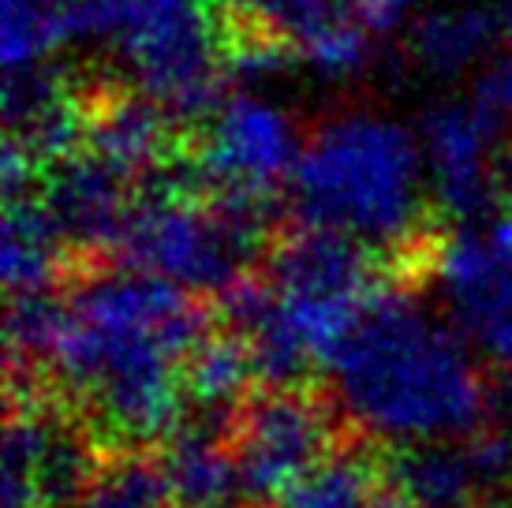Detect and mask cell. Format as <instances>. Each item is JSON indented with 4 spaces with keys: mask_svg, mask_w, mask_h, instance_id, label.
I'll return each mask as SVG.
<instances>
[{
    "mask_svg": "<svg viewBox=\"0 0 512 508\" xmlns=\"http://www.w3.org/2000/svg\"><path fill=\"white\" fill-rule=\"evenodd\" d=\"M299 135L277 105L236 94L225 98L210 120L187 131V157L199 172V195L221 187L281 191L299 161Z\"/></svg>",
    "mask_w": 512,
    "mask_h": 508,
    "instance_id": "cell-7",
    "label": "cell"
},
{
    "mask_svg": "<svg viewBox=\"0 0 512 508\" xmlns=\"http://www.w3.org/2000/svg\"><path fill=\"white\" fill-rule=\"evenodd\" d=\"M412 4L415 0H356V15L374 34H382V30L397 27L400 15L408 12Z\"/></svg>",
    "mask_w": 512,
    "mask_h": 508,
    "instance_id": "cell-23",
    "label": "cell"
},
{
    "mask_svg": "<svg viewBox=\"0 0 512 508\" xmlns=\"http://www.w3.org/2000/svg\"><path fill=\"white\" fill-rule=\"evenodd\" d=\"M38 198L45 202L53 225L60 228L68 251L90 258V254L116 251L131 206L139 198V180L86 150L49 165L42 172Z\"/></svg>",
    "mask_w": 512,
    "mask_h": 508,
    "instance_id": "cell-12",
    "label": "cell"
},
{
    "mask_svg": "<svg viewBox=\"0 0 512 508\" xmlns=\"http://www.w3.org/2000/svg\"><path fill=\"white\" fill-rule=\"evenodd\" d=\"M86 150L143 180L184 154L187 131L157 98L116 75H79Z\"/></svg>",
    "mask_w": 512,
    "mask_h": 508,
    "instance_id": "cell-11",
    "label": "cell"
},
{
    "mask_svg": "<svg viewBox=\"0 0 512 508\" xmlns=\"http://www.w3.org/2000/svg\"><path fill=\"white\" fill-rule=\"evenodd\" d=\"M501 38L498 8L449 4L434 8L412 27V57L430 75H460Z\"/></svg>",
    "mask_w": 512,
    "mask_h": 508,
    "instance_id": "cell-15",
    "label": "cell"
},
{
    "mask_svg": "<svg viewBox=\"0 0 512 508\" xmlns=\"http://www.w3.org/2000/svg\"><path fill=\"white\" fill-rule=\"evenodd\" d=\"M498 19H501V42L512 49V0H505L498 8Z\"/></svg>",
    "mask_w": 512,
    "mask_h": 508,
    "instance_id": "cell-26",
    "label": "cell"
},
{
    "mask_svg": "<svg viewBox=\"0 0 512 508\" xmlns=\"http://www.w3.org/2000/svg\"><path fill=\"white\" fill-rule=\"evenodd\" d=\"M498 184H501V195H512V139L509 146H501L498 154Z\"/></svg>",
    "mask_w": 512,
    "mask_h": 508,
    "instance_id": "cell-25",
    "label": "cell"
},
{
    "mask_svg": "<svg viewBox=\"0 0 512 508\" xmlns=\"http://www.w3.org/2000/svg\"><path fill=\"white\" fill-rule=\"evenodd\" d=\"M228 4H236L240 12L255 15L262 23L292 34L299 45L318 27H326V23L341 19V15H352L348 12V0H228Z\"/></svg>",
    "mask_w": 512,
    "mask_h": 508,
    "instance_id": "cell-21",
    "label": "cell"
},
{
    "mask_svg": "<svg viewBox=\"0 0 512 508\" xmlns=\"http://www.w3.org/2000/svg\"><path fill=\"white\" fill-rule=\"evenodd\" d=\"M427 273L460 337L512 367V213L438 236Z\"/></svg>",
    "mask_w": 512,
    "mask_h": 508,
    "instance_id": "cell-6",
    "label": "cell"
},
{
    "mask_svg": "<svg viewBox=\"0 0 512 508\" xmlns=\"http://www.w3.org/2000/svg\"><path fill=\"white\" fill-rule=\"evenodd\" d=\"M251 378H258L255 359H251V348L240 333L202 337L184 367L187 404H195L202 415L236 411Z\"/></svg>",
    "mask_w": 512,
    "mask_h": 508,
    "instance_id": "cell-16",
    "label": "cell"
},
{
    "mask_svg": "<svg viewBox=\"0 0 512 508\" xmlns=\"http://www.w3.org/2000/svg\"><path fill=\"white\" fill-rule=\"evenodd\" d=\"M494 408L501 411L505 430H512V367L498 378V389H494Z\"/></svg>",
    "mask_w": 512,
    "mask_h": 508,
    "instance_id": "cell-24",
    "label": "cell"
},
{
    "mask_svg": "<svg viewBox=\"0 0 512 508\" xmlns=\"http://www.w3.org/2000/svg\"><path fill=\"white\" fill-rule=\"evenodd\" d=\"M68 243L53 225V217L45 210L38 195L8 198L4 213V288L8 296H30V292H49L60 281V273L68 266Z\"/></svg>",
    "mask_w": 512,
    "mask_h": 508,
    "instance_id": "cell-14",
    "label": "cell"
},
{
    "mask_svg": "<svg viewBox=\"0 0 512 508\" xmlns=\"http://www.w3.org/2000/svg\"><path fill=\"white\" fill-rule=\"evenodd\" d=\"M370 34L374 30L359 15H341V19L307 34L299 49H303V60L311 68H318L322 75H333V79H344V75H356L359 68H367Z\"/></svg>",
    "mask_w": 512,
    "mask_h": 508,
    "instance_id": "cell-20",
    "label": "cell"
},
{
    "mask_svg": "<svg viewBox=\"0 0 512 508\" xmlns=\"http://www.w3.org/2000/svg\"><path fill=\"white\" fill-rule=\"evenodd\" d=\"M266 247L262 236L228 221L202 195L139 187L116 254L124 266L180 284L191 296H225Z\"/></svg>",
    "mask_w": 512,
    "mask_h": 508,
    "instance_id": "cell-5",
    "label": "cell"
},
{
    "mask_svg": "<svg viewBox=\"0 0 512 508\" xmlns=\"http://www.w3.org/2000/svg\"><path fill=\"white\" fill-rule=\"evenodd\" d=\"M498 131V120H490L475 101H438L427 109L419 124L423 165L441 213L475 221L494 210L501 198Z\"/></svg>",
    "mask_w": 512,
    "mask_h": 508,
    "instance_id": "cell-9",
    "label": "cell"
},
{
    "mask_svg": "<svg viewBox=\"0 0 512 508\" xmlns=\"http://www.w3.org/2000/svg\"><path fill=\"white\" fill-rule=\"evenodd\" d=\"M378 490L382 479L359 452L333 449L277 497V508H374Z\"/></svg>",
    "mask_w": 512,
    "mask_h": 508,
    "instance_id": "cell-18",
    "label": "cell"
},
{
    "mask_svg": "<svg viewBox=\"0 0 512 508\" xmlns=\"http://www.w3.org/2000/svg\"><path fill=\"white\" fill-rule=\"evenodd\" d=\"M202 333L191 292L143 269H90L64 299L45 370L124 445L172 438Z\"/></svg>",
    "mask_w": 512,
    "mask_h": 508,
    "instance_id": "cell-1",
    "label": "cell"
},
{
    "mask_svg": "<svg viewBox=\"0 0 512 508\" xmlns=\"http://www.w3.org/2000/svg\"><path fill=\"white\" fill-rule=\"evenodd\" d=\"M471 101L483 109L490 120H509L512 116V49L505 57L490 60L479 75H475V90Z\"/></svg>",
    "mask_w": 512,
    "mask_h": 508,
    "instance_id": "cell-22",
    "label": "cell"
},
{
    "mask_svg": "<svg viewBox=\"0 0 512 508\" xmlns=\"http://www.w3.org/2000/svg\"><path fill=\"white\" fill-rule=\"evenodd\" d=\"M157 467L169 508H240L247 497L232 441H221L206 426L172 434Z\"/></svg>",
    "mask_w": 512,
    "mask_h": 508,
    "instance_id": "cell-13",
    "label": "cell"
},
{
    "mask_svg": "<svg viewBox=\"0 0 512 508\" xmlns=\"http://www.w3.org/2000/svg\"><path fill=\"white\" fill-rule=\"evenodd\" d=\"M408 508H479L512 482V430L408 445L385 467Z\"/></svg>",
    "mask_w": 512,
    "mask_h": 508,
    "instance_id": "cell-10",
    "label": "cell"
},
{
    "mask_svg": "<svg viewBox=\"0 0 512 508\" xmlns=\"http://www.w3.org/2000/svg\"><path fill=\"white\" fill-rule=\"evenodd\" d=\"M75 8L79 0H4L0 53L8 71L38 64L75 42Z\"/></svg>",
    "mask_w": 512,
    "mask_h": 508,
    "instance_id": "cell-17",
    "label": "cell"
},
{
    "mask_svg": "<svg viewBox=\"0 0 512 508\" xmlns=\"http://www.w3.org/2000/svg\"><path fill=\"white\" fill-rule=\"evenodd\" d=\"M419 169L423 154L397 120L333 116L303 142L292 169L299 225L329 228L367 247H393L397 262L423 266L438 232L427 225Z\"/></svg>",
    "mask_w": 512,
    "mask_h": 508,
    "instance_id": "cell-3",
    "label": "cell"
},
{
    "mask_svg": "<svg viewBox=\"0 0 512 508\" xmlns=\"http://www.w3.org/2000/svg\"><path fill=\"white\" fill-rule=\"evenodd\" d=\"M475 348L412 292H374L333 363V400L367 438L427 445L468 438L486 411Z\"/></svg>",
    "mask_w": 512,
    "mask_h": 508,
    "instance_id": "cell-2",
    "label": "cell"
},
{
    "mask_svg": "<svg viewBox=\"0 0 512 508\" xmlns=\"http://www.w3.org/2000/svg\"><path fill=\"white\" fill-rule=\"evenodd\" d=\"M72 508H169L161 467L143 456H124L98 471Z\"/></svg>",
    "mask_w": 512,
    "mask_h": 508,
    "instance_id": "cell-19",
    "label": "cell"
},
{
    "mask_svg": "<svg viewBox=\"0 0 512 508\" xmlns=\"http://www.w3.org/2000/svg\"><path fill=\"white\" fill-rule=\"evenodd\" d=\"M232 452L247 497L277 501L329 452V411L292 385L255 396L236 415Z\"/></svg>",
    "mask_w": 512,
    "mask_h": 508,
    "instance_id": "cell-8",
    "label": "cell"
},
{
    "mask_svg": "<svg viewBox=\"0 0 512 508\" xmlns=\"http://www.w3.org/2000/svg\"><path fill=\"white\" fill-rule=\"evenodd\" d=\"M113 49L131 83L195 131L225 101V64L210 0H128Z\"/></svg>",
    "mask_w": 512,
    "mask_h": 508,
    "instance_id": "cell-4",
    "label": "cell"
}]
</instances>
